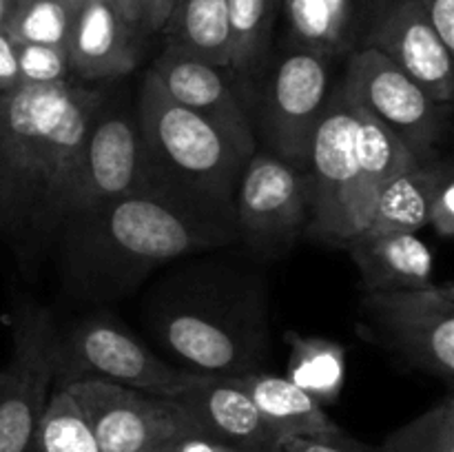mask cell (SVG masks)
I'll use <instances>...</instances> for the list:
<instances>
[{"mask_svg": "<svg viewBox=\"0 0 454 452\" xmlns=\"http://www.w3.org/2000/svg\"><path fill=\"white\" fill-rule=\"evenodd\" d=\"M60 388L82 412L98 452H145L168 439L195 433L173 399L153 397L102 377H80Z\"/></svg>", "mask_w": 454, "mask_h": 452, "instance_id": "obj_9", "label": "cell"}, {"mask_svg": "<svg viewBox=\"0 0 454 452\" xmlns=\"http://www.w3.org/2000/svg\"><path fill=\"white\" fill-rule=\"evenodd\" d=\"M160 34L167 35V47L229 69L231 38L226 0H177Z\"/></svg>", "mask_w": 454, "mask_h": 452, "instance_id": "obj_22", "label": "cell"}, {"mask_svg": "<svg viewBox=\"0 0 454 452\" xmlns=\"http://www.w3.org/2000/svg\"><path fill=\"white\" fill-rule=\"evenodd\" d=\"M238 220L257 239H288L309 213V177L275 153H253L238 182Z\"/></svg>", "mask_w": 454, "mask_h": 452, "instance_id": "obj_13", "label": "cell"}, {"mask_svg": "<svg viewBox=\"0 0 454 452\" xmlns=\"http://www.w3.org/2000/svg\"><path fill=\"white\" fill-rule=\"evenodd\" d=\"M60 3H65L67 7H71V9H74V12H78V9H82L84 4L89 3V0H60Z\"/></svg>", "mask_w": 454, "mask_h": 452, "instance_id": "obj_38", "label": "cell"}, {"mask_svg": "<svg viewBox=\"0 0 454 452\" xmlns=\"http://www.w3.org/2000/svg\"><path fill=\"white\" fill-rule=\"evenodd\" d=\"M362 47L384 53L433 100H454L452 51L415 0H368L362 12Z\"/></svg>", "mask_w": 454, "mask_h": 452, "instance_id": "obj_10", "label": "cell"}, {"mask_svg": "<svg viewBox=\"0 0 454 452\" xmlns=\"http://www.w3.org/2000/svg\"><path fill=\"white\" fill-rule=\"evenodd\" d=\"M442 43L454 51V0H415Z\"/></svg>", "mask_w": 454, "mask_h": 452, "instance_id": "obj_31", "label": "cell"}, {"mask_svg": "<svg viewBox=\"0 0 454 452\" xmlns=\"http://www.w3.org/2000/svg\"><path fill=\"white\" fill-rule=\"evenodd\" d=\"M177 439H180V437H176V439H168V441H162V443H158V446L149 448V450H145V452H176V443H177Z\"/></svg>", "mask_w": 454, "mask_h": 452, "instance_id": "obj_36", "label": "cell"}, {"mask_svg": "<svg viewBox=\"0 0 454 452\" xmlns=\"http://www.w3.org/2000/svg\"><path fill=\"white\" fill-rule=\"evenodd\" d=\"M176 452H235V450H231V448L213 441V439L204 437V434L189 433V434H184V437L177 439Z\"/></svg>", "mask_w": 454, "mask_h": 452, "instance_id": "obj_34", "label": "cell"}, {"mask_svg": "<svg viewBox=\"0 0 454 452\" xmlns=\"http://www.w3.org/2000/svg\"><path fill=\"white\" fill-rule=\"evenodd\" d=\"M145 151L136 124L122 113H98L80 158L74 217L145 189Z\"/></svg>", "mask_w": 454, "mask_h": 452, "instance_id": "obj_12", "label": "cell"}, {"mask_svg": "<svg viewBox=\"0 0 454 452\" xmlns=\"http://www.w3.org/2000/svg\"><path fill=\"white\" fill-rule=\"evenodd\" d=\"M326 105L328 58L310 49H291L266 93L264 127L278 158L306 173L310 142Z\"/></svg>", "mask_w": 454, "mask_h": 452, "instance_id": "obj_11", "label": "cell"}, {"mask_svg": "<svg viewBox=\"0 0 454 452\" xmlns=\"http://www.w3.org/2000/svg\"><path fill=\"white\" fill-rule=\"evenodd\" d=\"M295 47L331 58L348 51L362 25L359 0H282Z\"/></svg>", "mask_w": 454, "mask_h": 452, "instance_id": "obj_21", "label": "cell"}, {"mask_svg": "<svg viewBox=\"0 0 454 452\" xmlns=\"http://www.w3.org/2000/svg\"><path fill=\"white\" fill-rule=\"evenodd\" d=\"M173 401L182 408L195 433L235 452H262L278 446L248 394L231 377L215 375L207 384L184 390Z\"/></svg>", "mask_w": 454, "mask_h": 452, "instance_id": "obj_16", "label": "cell"}, {"mask_svg": "<svg viewBox=\"0 0 454 452\" xmlns=\"http://www.w3.org/2000/svg\"><path fill=\"white\" fill-rule=\"evenodd\" d=\"M75 217H87V233L80 244H84L93 269L118 277L217 246L231 238L226 224L162 191H133Z\"/></svg>", "mask_w": 454, "mask_h": 452, "instance_id": "obj_3", "label": "cell"}, {"mask_svg": "<svg viewBox=\"0 0 454 452\" xmlns=\"http://www.w3.org/2000/svg\"><path fill=\"white\" fill-rule=\"evenodd\" d=\"M279 0H226L229 13V69L253 74L269 51Z\"/></svg>", "mask_w": 454, "mask_h": 452, "instance_id": "obj_24", "label": "cell"}, {"mask_svg": "<svg viewBox=\"0 0 454 452\" xmlns=\"http://www.w3.org/2000/svg\"><path fill=\"white\" fill-rule=\"evenodd\" d=\"M115 9L124 16V20L131 22L133 27L140 29L142 27V16H145V7H146V0H109ZM142 31V29H140ZM145 35V34H142Z\"/></svg>", "mask_w": 454, "mask_h": 452, "instance_id": "obj_35", "label": "cell"}, {"mask_svg": "<svg viewBox=\"0 0 454 452\" xmlns=\"http://www.w3.org/2000/svg\"><path fill=\"white\" fill-rule=\"evenodd\" d=\"M34 452H98L82 412L65 388L49 399L35 433Z\"/></svg>", "mask_w": 454, "mask_h": 452, "instance_id": "obj_26", "label": "cell"}, {"mask_svg": "<svg viewBox=\"0 0 454 452\" xmlns=\"http://www.w3.org/2000/svg\"><path fill=\"white\" fill-rule=\"evenodd\" d=\"M231 379L248 394L278 443L288 437L326 433V430L337 428L324 406H319L310 394L297 388L286 377L244 372V375H233Z\"/></svg>", "mask_w": 454, "mask_h": 452, "instance_id": "obj_20", "label": "cell"}, {"mask_svg": "<svg viewBox=\"0 0 454 452\" xmlns=\"http://www.w3.org/2000/svg\"><path fill=\"white\" fill-rule=\"evenodd\" d=\"M340 91L390 129L415 158L434 155L448 105L433 100L402 66L375 49L353 51Z\"/></svg>", "mask_w": 454, "mask_h": 452, "instance_id": "obj_8", "label": "cell"}, {"mask_svg": "<svg viewBox=\"0 0 454 452\" xmlns=\"http://www.w3.org/2000/svg\"><path fill=\"white\" fill-rule=\"evenodd\" d=\"M278 448L279 452H377V446H368V443L341 433L340 425L335 430H326V433L282 439Z\"/></svg>", "mask_w": 454, "mask_h": 452, "instance_id": "obj_29", "label": "cell"}, {"mask_svg": "<svg viewBox=\"0 0 454 452\" xmlns=\"http://www.w3.org/2000/svg\"><path fill=\"white\" fill-rule=\"evenodd\" d=\"M102 91L75 80L0 93V220L49 233L74 217L75 180Z\"/></svg>", "mask_w": 454, "mask_h": 452, "instance_id": "obj_1", "label": "cell"}, {"mask_svg": "<svg viewBox=\"0 0 454 452\" xmlns=\"http://www.w3.org/2000/svg\"><path fill=\"white\" fill-rule=\"evenodd\" d=\"M60 386L80 377H102L114 384L173 399L193 386L207 384L215 375L195 370H177L146 350L122 328L106 319H89L58 346Z\"/></svg>", "mask_w": 454, "mask_h": 452, "instance_id": "obj_6", "label": "cell"}, {"mask_svg": "<svg viewBox=\"0 0 454 452\" xmlns=\"http://www.w3.org/2000/svg\"><path fill=\"white\" fill-rule=\"evenodd\" d=\"M177 0H146L145 16H142V34H160L167 25L168 16L173 13Z\"/></svg>", "mask_w": 454, "mask_h": 452, "instance_id": "obj_33", "label": "cell"}, {"mask_svg": "<svg viewBox=\"0 0 454 452\" xmlns=\"http://www.w3.org/2000/svg\"><path fill=\"white\" fill-rule=\"evenodd\" d=\"M262 452H279V448L278 446H270V448H266V450H262Z\"/></svg>", "mask_w": 454, "mask_h": 452, "instance_id": "obj_39", "label": "cell"}, {"mask_svg": "<svg viewBox=\"0 0 454 452\" xmlns=\"http://www.w3.org/2000/svg\"><path fill=\"white\" fill-rule=\"evenodd\" d=\"M20 84H56L71 80L69 51L53 44H16Z\"/></svg>", "mask_w": 454, "mask_h": 452, "instance_id": "obj_28", "label": "cell"}, {"mask_svg": "<svg viewBox=\"0 0 454 452\" xmlns=\"http://www.w3.org/2000/svg\"><path fill=\"white\" fill-rule=\"evenodd\" d=\"M140 35L109 0H89L75 13L67 44L71 75L96 82L131 74L140 58Z\"/></svg>", "mask_w": 454, "mask_h": 452, "instance_id": "obj_15", "label": "cell"}, {"mask_svg": "<svg viewBox=\"0 0 454 452\" xmlns=\"http://www.w3.org/2000/svg\"><path fill=\"white\" fill-rule=\"evenodd\" d=\"M137 131L145 167L153 162L193 204H224L238 189L247 158L220 127L173 100L153 74L140 89Z\"/></svg>", "mask_w": 454, "mask_h": 452, "instance_id": "obj_4", "label": "cell"}, {"mask_svg": "<svg viewBox=\"0 0 454 452\" xmlns=\"http://www.w3.org/2000/svg\"><path fill=\"white\" fill-rule=\"evenodd\" d=\"M412 160L386 124L337 91L310 142V230L324 242L348 246L368 226L381 186Z\"/></svg>", "mask_w": 454, "mask_h": 452, "instance_id": "obj_2", "label": "cell"}, {"mask_svg": "<svg viewBox=\"0 0 454 452\" xmlns=\"http://www.w3.org/2000/svg\"><path fill=\"white\" fill-rule=\"evenodd\" d=\"M13 0H0V29H4V22H7L9 12H12Z\"/></svg>", "mask_w": 454, "mask_h": 452, "instance_id": "obj_37", "label": "cell"}, {"mask_svg": "<svg viewBox=\"0 0 454 452\" xmlns=\"http://www.w3.org/2000/svg\"><path fill=\"white\" fill-rule=\"evenodd\" d=\"M428 226H433L439 238H452L454 233V180L446 177L439 186L428 208Z\"/></svg>", "mask_w": 454, "mask_h": 452, "instance_id": "obj_30", "label": "cell"}, {"mask_svg": "<svg viewBox=\"0 0 454 452\" xmlns=\"http://www.w3.org/2000/svg\"><path fill=\"white\" fill-rule=\"evenodd\" d=\"M75 13L60 0H13L4 31L16 44L67 47Z\"/></svg>", "mask_w": 454, "mask_h": 452, "instance_id": "obj_25", "label": "cell"}, {"mask_svg": "<svg viewBox=\"0 0 454 452\" xmlns=\"http://www.w3.org/2000/svg\"><path fill=\"white\" fill-rule=\"evenodd\" d=\"M450 175V162L434 155L412 160L380 189L364 235L419 233L428 226L430 202Z\"/></svg>", "mask_w": 454, "mask_h": 452, "instance_id": "obj_18", "label": "cell"}, {"mask_svg": "<svg viewBox=\"0 0 454 452\" xmlns=\"http://www.w3.org/2000/svg\"><path fill=\"white\" fill-rule=\"evenodd\" d=\"M151 74L158 78V82L173 100L220 127L244 158L248 160L255 153L251 122L235 97L229 80L224 78L222 66L211 65L180 49L167 47L162 56L153 62Z\"/></svg>", "mask_w": 454, "mask_h": 452, "instance_id": "obj_14", "label": "cell"}, {"mask_svg": "<svg viewBox=\"0 0 454 452\" xmlns=\"http://www.w3.org/2000/svg\"><path fill=\"white\" fill-rule=\"evenodd\" d=\"M359 332L412 370L452 384L454 284L364 292Z\"/></svg>", "mask_w": 454, "mask_h": 452, "instance_id": "obj_5", "label": "cell"}, {"mask_svg": "<svg viewBox=\"0 0 454 452\" xmlns=\"http://www.w3.org/2000/svg\"><path fill=\"white\" fill-rule=\"evenodd\" d=\"M288 375L297 388L319 406H331L340 399L346 384V350L337 341L286 332Z\"/></svg>", "mask_w": 454, "mask_h": 452, "instance_id": "obj_23", "label": "cell"}, {"mask_svg": "<svg viewBox=\"0 0 454 452\" xmlns=\"http://www.w3.org/2000/svg\"><path fill=\"white\" fill-rule=\"evenodd\" d=\"M377 452H454L452 394L390 433Z\"/></svg>", "mask_w": 454, "mask_h": 452, "instance_id": "obj_27", "label": "cell"}, {"mask_svg": "<svg viewBox=\"0 0 454 452\" xmlns=\"http://www.w3.org/2000/svg\"><path fill=\"white\" fill-rule=\"evenodd\" d=\"M348 253L366 292L408 291L433 284V253L417 233L357 235Z\"/></svg>", "mask_w": 454, "mask_h": 452, "instance_id": "obj_17", "label": "cell"}, {"mask_svg": "<svg viewBox=\"0 0 454 452\" xmlns=\"http://www.w3.org/2000/svg\"><path fill=\"white\" fill-rule=\"evenodd\" d=\"M20 87V74H18L16 43L0 29V93H9Z\"/></svg>", "mask_w": 454, "mask_h": 452, "instance_id": "obj_32", "label": "cell"}, {"mask_svg": "<svg viewBox=\"0 0 454 452\" xmlns=\"http://www.w3.org/2000/svg\"><path fill=\"white\" fill-rule=\"evenodd\" d=\"M12 339V359L0 372V452H34L60 337L47 310L27 306L13 319Z\"/></svg>", "mask_w": 454, "mask_h": 452, "instance_id": "obj_7", "label": "cell"}, {"mask_svg": "<svg viewBox=\"0 0 454 452\" xmlns=\"http://www.w3.org/2000/svg\"><path fill=\"white\" fill-rule=\"evenodd\" d=\"M164 341L184 362L204 375H244L248 366L247 344L235 328L211 315L177 313L164 323Z\"/></svg>", "mask_w": 454, "mask_h": 452, "instance_id": "obj_19", "label": "cell"}]
</instances>
